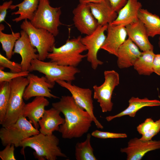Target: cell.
I'll return each mask as SVG.
<instances>
[{"mask_svg":"<svg viewBox=\"0 0 160 160\" xmlns=\"http://www.w3.org/2000/svg\"><path fill=\"white\" fill-rule=\"evenodd\" d=\"M52 107L64 115L65 122L58 131L64 139L79 138L87 133L93 122L91 116L79 107L72 96H63L60 100L52 104Z\"/></svg>","mask_w":160,"mask_h":160,"instance_id":"obj_1","label":"cell"},{"mask_svg":"<svg viewBox=\"0 0 160 160\" xmlns=\"http://www.w3.org/2000/svg\"><path fill=\"white\" fill-rule=\"evenodd\" d=\"M59 143V139L53 134L48 135L40 133L23 140L20 147L22 148L23 154L24 149L29 147L34 150L33 155L39 160H56L58 157H67L58 146Z\"/></svg>","mask_w":160,"mask_h":160,"instance_id":"obj_2","label":"cell"},{"mask_svg":"<svg viewBox=\"0 0 160 160\" xmlns=\"http://www.w3.org/2000/svg\"><path fill=\"white\" fill-rule=\"evenodd\" d=\"M81 36L67 40L65 43L58 47H55L48 54L47 58L63 66L76 67L86 57L82 53L87 50L82 43Z\"/></svg>","mask_w":160,"mask_h":160,"instance_id":"obj_3","label":"cell"},{"mask_svg":"<svg viewBox=\"0 0 160 160\" xmlns=\"http://www.w3.org/2000/svg\"><path fill=\"white\" fill-rule=\"evenodd\" d=\"M30 72L37 71L45 75L47 81L54 86L57 80L71 82L75 79V75L80 72L76 67L63 66L52 61L45 62L38 59L32 60Z\"/></svg>","mask_w":160,"mask_h":160,"instance_id":"obj_4","label":"cell"},{"mask_svg":"<svg viewBox=\"0 0 160 160\" xmlns=\"http://www.w3.org/2000/svg\"><path fill=\"white\" fill-rule=\"evenodd\" d=\"M9 82L10 88V97L5 117L1 124L5 127L15 122L22 115L25 104L23 101L24 91L29 83L27 77L15 78Z\"/></svg>","mask_w":160,"mask_h":160,"instance_id":"obj_5","label":"cell"},{"mask_svg":"<svg viewBox=\"0 0 160 160\" xmlns=\"http://www.w3.org/2000/svg\"><path fill=\"white\" fill-rule=\"evenodd\" d=\"M40 133L26 117L21 115L15 123L2 127L0 129V138L3 146L13 144L18 147L25 139Z\"/></svg>","mask_w":160,"mask_h":160,"instance_id":"obj_6","label":"cell"},{"mask_svg":"<svg viewBox=\"0 0 160 160\" xmlns=\"http://www.w3.org/2000/svg\"><path fill=\"white\" fill-rule=\"evenodd\" d=\"M60 7H54L49 0H39L37 9L30 21L35 27L47 30L55 37L59 34L58 28L62 24L60 20Z\"/></svg>","mask_w":160,"mask_h":160,"instance_id":"obj_7","label":"cell"},{"mask_svg":"<svg viewBox=\"0 0 160 160\" xmlns=\"http://www.w3.org/2000/svg\"><path fill=\"white\" fill-rule=\"evenodd\" d=\"M20 28L26 32L31 44L36 49L38 59L44 61L55 47V36L47 30L35 27L27 20L23 21Z\"/></svg>","mask_w":160,"mask_h":160,"instance_id":"obj_8","label":"cell"},{"mask_svg":"<svg viewBox=\"0 0 160 160\" xmlns=\"http://www.w3.org/2000/svg\"><path fill=\"white\" fill-rule=\"evenodd\" d=\"M105 80L100 85H95L93 98L99 103L103 113L111 111L113 103L111 101L112 94L115 87L119 84V73L113 70L105 71Z\"/></svg>","mask_w":160,"mask_h":160,"instance_id":"obj_9","label":"cell"},{"mask_svg":"<svg viewBox=\"0 0 160 160\" xmlns=\"http://www.w3.org/2000/svg\"><path fill=\"white\" fill-rule=\"evenodd\" d=\"M56 82L69 91L76 103L91 116L97 128L103 129V127L94 114L92 91L90 89L81 88L64 81L57 80Z\"/></svg>","mask_w":160,"mask_h":160,"instance_id":"obj_10","label":"cell"},{"mask_svg":"<svg viewBox=\"0 0 160 160\" xmlns=\"http://www.w3.org/2000/svg\"><path fill=\"white\" fill-rule=\"evenodd\" d=\"M108 25H98L92 33L81 38V41L87 51L86 54L87 60L94 70L96 69L98 66L103 63L98 59L97 54L105 39V32L107 30Z\"/></svg>","mask_w":160,"mask_h":160,"instance_id":"obj_11","label":"cell"},{"mask_svg":"<svg viewBox=\"0 0 160 160\" xmlns=\"http://www.w3.org/2000/svg\"><path fill=\"white\" fill-rule=\"evenodd\" d=\"M73 13L74 25L81 34L89 35L97 28L98 23L87 4L79 3Z\"/></svg>","mask_w":160,"mask_h":160,"instance_id":"obj_12","label":"cell"},{"mask_svg":"<svg viewBox=\"0 0 160 160\" xmlns=\"http://www.w3.org/2000/svg\"><path fill=\"white\" fill-rule=\"evenodd\" d=\"M160 149V140L143 141L135 137L129 141L127 147L120 151L127 155V160H140L148 152Z\"/></svg>","mask_w":160,"mask_h":160,"instance_id":"obj_13","label":"cell"},{"mask_svg":"<svg viewBox=\"0 0 160 160\" xmlns=\"http://www.w3.org/2000/svg\"><path fill=\"white\" fill-rule=\"evenodd\" d=\"M27 77L29 81V83L23 94V98L25 100H28L32 97L37 96L59 98L51 93L50 89L53 88L54 86L47 81L45 76L39 77L29 73Z\"/></svg>","mask_w":160,"mask_h":160,"instance_id":"obj_14","label":"cell"},{"mask_svg":"<svg viewBox=\"0 0 160 160\" xmlns=\"http://www.w3.org/2000/svg\"><path fill=\"white\" fill-rule=\"evenodd\" d=\"M20 33V37L15 43L13 53L20 55L22 71H29L31 61L38 59L39 55L36 53L37 50L31 44L26 32L22 30Z\"/></svg>","mask_w":160,"mask_h":160,"instance_id":"obj_15","label":"cell"},{"mask_svg":"<svg viewBox=\"0 0 160 160\" xmlns=\"http://www.w3.org/2000/svg\"><path fill=\"white\" fill-rule=\"evenodd\" d=\"M107 31V35L101 49L116 57L119 48L126 40L125 26L110 23L108 24Z\"/></svg>","mask_w":160,"mask_h":160,"instance_id":"obj_16","label":"cell"},{"mask_svg":"<svg viewBox=\"0 0 160 160\" xmlns=\"http://www.w3.org/2000/svg\"><path fill=\"white\" fill-rule=\"evenodd\" d=\"M142 53L137 46L128 38L118 50L116 56L118 67L123 69L133 66Z\"/></svg>","mask_w":160,"mask_h":160,"instance_id":"obj_17","label":"cell"},{"mask_svg":"<svg viewBox=\"0 0 160 160\" xmlns=\"http://www.w3.org/2000/svg\"><path fill=\"white\" fill-rule=\"evenodd\" d=\"M127 35L142 52L153 50V46L150 42L146 29L142 22L137 21L125 26Z\"/></svg>","mask_w":160,"mask_h":160,"instance_id":"obj_18","label":"cell"},{"mask_svg":"<svg viewBox=\"0 0 160 160\" xmlns=\"http://www.w3.org/2000/svg\"><path fill=\"white\" fill-rule=\"evenodd\" d=\"M49 104V101L45 97H36L32 101L25 105L22 115L28 117L34 127L38 129L39 121L44 112L45 107Z\"/></svg>","mask_w":160,"mask_h":160,"instance_id":"obj_19","label":"cell"},{"mask_svg":"<svg viewBox=\"0 0 160 160\" xmlns=\"http://www.w3.org/2000/svg\"><path fill=\"white\" fill-rule=\"evenodd\" d=\"M61 112L52 107L45 110L39 121L40 133L45 135H51L53 132L58 131L60 126L65 122V119L60 115Z\"/></svg>","mask_w":160,"mask_h":160,"instance_id":"obj_20","label":"cell"},{"mask_svg":"<svg viewBox=\"0 0 160 160\" xmlns=\"http://www.w3.org/2000/svg\"><path fill=\"white\" fill-rule=\"evenodd\" d=\"M142 5L138 0H128L125 5L117 13V16L112 24L124 26L139 20L138 14Z\"/></svg>","mask_w":160,"mask_h":160,"instance_id":"obj_21","label":"cell"},{"mask_svg":"<svg viewBox=\"0 0 160 160\" xmlns=\"http://www.w3.org/2000/svg\"><path fill=\"white\" fill-rule=\"evenodd\" d=\"M128 102L129 105L126 108L115 115L106 117V120L110 121L116 118L127 115L134 117L139 110L144 107L160 106V100H150L147 97L141 99L132 97L129 99Z\"/></svg>","mask_w":160,"mask_h":160,"instance_id":"obj_22","label":"cell"},{"mask_svg":"<svg viewBox=\"0 0 160 160\" xmlns=\"http://www.w3.org/2000/svg\"><path fill=\"white\" fill-rule=\"evenodd\" d=\"M87 4L98 25H108L113 22L117 17V13L112 9L106 0Z\"/></svg>","mask_w":160,"mask_h":160,"instance_id":"obj_23","label":"cell"},{"mask_svg":"<svg viewBox=\"0 0 160 160\" xmlns=\"http://www.w3.org/2000/svg\"><path fill=\"white\" fill-rule=\"evenodd\" d=\"M39 0H23L21 3L16 5H12L9 7L11 10L18 8V10L12 13V15L19 16L12 20L18 23L22 20H27L30 21L37 10Z\"/></svg>","mask_w":160,"mask_h":160,"instance_id":"obj_24","label":"cell"},{"mask_svg":"<svg viewBox=\"0 0 160 160\" xmlns=\"http://www.w3.org/2000/svg\"><path fill=\"white\" fill-rule=\"evenodd\" d=\"M138 17L144 24L149 37L160 35V17L159 16L142 8L139 11Z\"/></svg>","mask_w":160,"mask_h":160,"instance_id":"obj_25","label":"cell"},{"mask_svg":"<svg viewBox=\"0 0 160 160\" xmlns=\"http://www.w3.org/2000/svg\"><path fill=\"white\" fill-rule=\"evenodd\" d=\"M155 55L153 50L142 52L133 66L139 75L150 76L153 73V63Z\"/></svg>","mask_w":160,"mask_h":160,"instance_id":"obj_26","label":"cell"},{"mask_svg":"<svg viewBox=\"0 0 160 160\" xmlns=\"http://www.w3.org/2000/svg\"><path fill=\"white\" fill-rule=\"evenodd\" d=\"M5 27L0 25V42L2 49L5 52L6 57L10 60L13 55V48L16 41L20 37V32H12L11 34L5 33L2 32Z\"/></svg>","mask_w":160,"mask_h":160,"instance_id":"obj_27","label":"cell"},{"mask_svg":"<svg viewBox=\"0 0 160 160\" xmlns=\"http://www.w3.org/2000/svg\"><path fill=\"white\" fill-rule=\"evenodd\" d=\"M91 135L88 133L83 142L77 143L75 146V156L77 160H97L90 143Z\"/></svg>","mask_w":160,"mask_h":160,"instance_id":"obj_28","label":"cell"},{"mask_svg":"<svg viewBox=\"0 0 160 160\" xmlns=\"http://www.w3.org/2000/svg\"><path fill=\"white\" fill-rule=\"evenodd\" d=\"M10 94L9 82L4 81L0 82V124L1 125L7 113Z\"/></svg>","mask_w":160,"mask_h":160,"instance_id":"obj_29","label":"cell"},{"mask_svg":"<svg viewBox=\"0 0 160 160\" xmlns=\"http://www.w3.org/2000/svg\"><path fill=\"white\" fill-rule=\"evenodd\" d=\"M0 69H3L7 68L10 69V72L13 73H18L22 71L20 64L12 61L7 57L0 54Z\"/></svg>","mask_w":160,"mask_h":160,"instance_id":"obj_30","label":"cell"},{"mask_svg":"<svg viewBox=\"0 0 160 160\" xmlns=\"http://www.w3.org/2000/svg\"><path fill=\"white\" fill-rule=\"evenodd\" d=\"M91 135L100 139L125 138L127 137V135L124 133H117L95 130L91 134Z\"/></svg>","mask_w":160,"mask_h":160,"instance_id":"obj_31","label":"cell"},{"mask_svg":"<svg viewBox=\"0 0 160 160\" xmlns=\"http://www.w3.org/2000/svg\"><path fill=\"white\" fill-rule=\"evenodd\" d=\"M29 71H22L18 73L7 72L0 69V82H9L12 80L18 77L23 76L27 77L29 74Z\"/></svg>","mask_w":160,"mask_h":160,"instance_id":"obj_32","label":"cell"},{"mask_svg":"<svg viewBox=\"0 0 160 160\" xmlns=\"http://www.w3.org/2000/svg\"><path fill=\"white\" fill-rule=\"evenodd\" d=\"M160 131V119L155 121L153 127L147 132L142 135L140 138L143 141H149L152 140L155 136Z\"/></svg>","mask_w":160,"mask_h":160,"instance_id":"obj_33","label":"cell"},{"mask_svg":"<svg viewBox=\"0 0 160 160\" xmlns=\"http://www.w3.org/2000/svg\"><path fill=\"white\" fill-rule=\"evenodd\" d=\"M13 144L7 145L5 148L0 151V158L2 160H16L14 155V147Z\"/></svg>","mask_w":160,"mask_h":160,"instance_id":"obj_34","label":"cell"},{"mask_svg":"<svg viewBox=\"0 0 160 160\" xmlns=\"http://www.w3.org/2000/svg\"><path fill=\"white\" fill-rule=\"evenodd\" d=\"M154 123L155 121L152 118H147L144 122L137 126V131L139 134L142 135L148 132L153 127Z\"/></svg>","mask_w":160,"mask_h":160,"instance_id":"obj_35","label":"cell"},{"mask_svg":"<svg viewBox=\"0 0 160 160\" xmlns=\"http://www.w3.org/2000/svg\"><path fill=\"white\" fill-rule=\"evenodd\" d=\"M112 9L117 13L125 5L128 0H106Z\"/></svg>","mask_w":160,"mask_h":160,"instance_id":"obj_36","label":"cell"},{"mask_svg":"<svg viewBox=\"0 0 160 160\" xmlns=\"http://www.w3.org/2000/svg\"><path fill=\"white\" fill-rule=\"evenodd\" d=\"M13 1L10 0L4 2L0 5V23L4 21L6 16L7 10L12 5Z\"/></svg>","mask_w":160,"mask_h":160,"instance_id":"obj_37","label":"cell"},{"mask_svg":"<svg viewBox=\"0 0 160 160\" xmlns=\"http://www.w3.org/2000/svg\"><path fill=\"white\" fill-rule=\"evenodd\" d=\"M153 73L160 76V54H155L153 63Z\"/></svg>","mask_w":160,"mask_h":160,"instance_id":"obj_38","label":"cell"},{"mask_svg":"<svg viewBox=\"0 0 160 160\" xmlns=\"http://www.w3.org/2000/svg\"><path fill=\"white\" fill-rule=\"evenodd\" d=\"M104 0H79L80 3L88 4L101 2Z\"/></svg>","mask_w":160,"mask_h":160,"instance_id":"obj_39","label":"cell"},{"mask_svg":"<svg viewBox=\"0 0 160 160\" xmlns=\"http://www.w3.org/2000/svg\"><path fill=\"white\" fill-rule=\"evenodd\" d=\"M158 45L159 47L160 48V36L159 39Z\"/></svg>","mask_w":160,"mask_h":160,"instance_id":"obj_40","label":"cell"},{"mask_svg":"<svg viewBox=\"0 0 160 160\" xmlns=\"http://www.w3.org/2000/svg\"><path fill=\"white\" fill-rule=\"evenodd\" d=\"M3 1H4V0H3Z\"/></svg>","mask_w":160,"mask_h":160,"instance_id":"obj_41","label":"cell"}]
</instances>
